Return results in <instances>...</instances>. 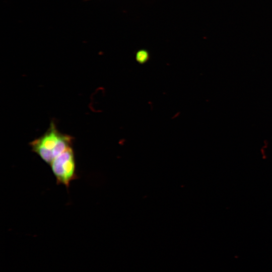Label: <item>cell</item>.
<instances>
[{
	"label": "cell",
	"mask_w": 272,
	"mask_h": 272,
	"mask_svg": "<svg viewBox=\"0 0 272 272\" xmlns=\"http://www.w3.org/2000/svg\"><path fill=\"white\" fill-rule=\"evenodd\" d=\"M49 165L57 184L68 187L77 177L75 157L72 147L55 157Z\"/></svg>",
	"instance_id": "cell-2"
},
{
	"label": "cell",
	"mask_w": 272,
	"mask_h": 272,
	"mask_svg": "<svg viewBox=\"0 0 272 272\" xmlns=\"http://www.w3.org/2000/svg\"><path fill=\"white\" fill-rule=\"evenodd\" d=\"M73 138L59 132L52 122L47 131L30 143L33 152L48 164L67 149L72 147Z\"/></svg>",
	"instance_id": "cell-1"
},
{
	"label": "cell",
	"mask_w": 272,
	"mask_h": 272,
	"mask_svg": "<svg viewBox=\"0 0 272 272\" xmlns=\"http://www.w3.org/2000/svg\"><path fill=\"white\" fill-rule=\"evenodd\" d=\"M149 53L145 49H140L135 54V59L140 64L147 62L149 59Z\"/></svg>",
	"instance_id": "cell-3"
}]
</instances>
